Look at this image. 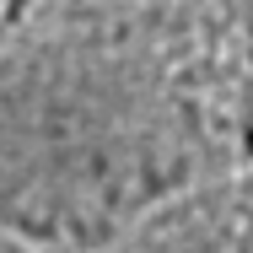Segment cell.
Here are the masks:
<instances>
[{
	"mask_svg": "<svg viewBox=\"0 0 253 253\" xmlns=\"http://www.w3.org/2000/svg\"><path fill=\"white\" fill-rule=\"evenodd\" d=\"M0 253H27V248H16V243H5V237H0Z\"/></svg>",
	"mask_w": 253,
	"mask_h": 253,
	"instance_id": "7a4b0ae2",
	"label": "cell"
},
{
	"mask_svg": "<svg viewBox=\"0 0 253 253\" xmlns=\"http://www.w3.org/2000/svg\"><path fill=\"white\" fill-rule=\"evenodd\" d=\"M102 253H253V167L156 205Z\"/></svg>",
	"mask_w": 253,
	"mask_h": 253,
	"instance_id": "6da1fadb",
	"label": "cell"
}]
</instances>
